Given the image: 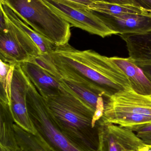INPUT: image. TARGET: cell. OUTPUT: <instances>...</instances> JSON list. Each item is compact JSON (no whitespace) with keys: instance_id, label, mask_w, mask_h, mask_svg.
<instances>
[{"instance_id":"6da1fadb","label":"cell","mask_w":151,"mask_h":151,"mask_svg":"<svg viewBox=\"0 0 151 151\" xmlns=\"http://www.w3.org/2000/svg\"><path fill=\"white\" fill-rule=\"evenodd\" d=\"M49 55L58 70L85 81L105 99L132 88L127 76L111 58L94 50H78L68 43L57 46Z\"/></svg>"},{"instance_id":"7a4b0ae2","label":"cell","mask_w":151,"mask_h":151,"mask_svg":"<svg viewBox=\"0 0 151 151\" xmlns=\"http://www.w3.org/2000/svg\"><path fill=\"white\" fill-rule=\"evenodd\" d=\"M63 86L64 88L61 93L45 99L57 127L79 147L98 150V122H94L95 111Z\"/></svg>"},{"instance_id":"3957f363","label":"cell","mask_w":151,"mask_h":151,"mask_svg":"<svg viewBox=\"0 0 151 151\" xmlns=\"http://www.w3.org/2000/svg\"><path fill=\"white\" fill-rule=\"evenodd\" d=\"M24 22L56 46L65 45L71 36V25L42 0H1Z\"/></svg>"},{"instance_id":"277c9868","label":"cell","mask_w":151,"mask_h":151,"mask_svg":"<svg viewBox=\"0 0 151 151\" xmlns=\"http://www.w3.org/2000/svg\"><path fill=\"white\" fill-rule=\"evenodd\" d=\"M101 120L130 129L151 124V95L132 88L118 92L106 100Z\"/></svg>"},{"instance_id":"5b68a950","label":"cell","mask_w":151,"mask_h":151,"mask_svg":"<svg viewBox=\"0 0 151 151\" xmlns=\"http://www.w3.org/2000/svg\"><path fill=\"white\" fill-rule=\"evenodd\" d=\"M27 111L36 132L41 137L57 151H98L81 148L62 134L51 114L46 99L38 92L27 78Z\"/></svg>"},{"instance_id":"8992f818","label":"cell","mask_w":151,"mask_h":151,"mask_svg":"<svg viewBox=\"0 0 151 151\" xmlns=\"http://www.w3.org/2000/svg\"><path fill=\"white\" fill-rule=\"evenodd\" d=\"M42 1L71 26L103 38L118 35L109 28L96 12L86 6L68 0Z\"/></svg>"},{"instance_id":"52a82bcc","label":"cell","mask_w":151,"mask_h":151,"mask_svg":"<svg viewBox=\"0 0 151 151\" xmlns=\"http://www.w3.org/2000/svg\"><path fill=\"white\" fill-rule=\"evenodd\" d=\"M4 16L6 26L0 30L1 60L10 64L20 63L41 54L30 37Z\"/></svg>"},{"instance_id":"ba28073f","label":"cell","mask_w":151,"mask_h":151,"mask_svg":"<svg viewBox=\"0 0 151 151\" xmlns=\"http://www.w3.org/2000/svg\"><path fill=\"white\" fill-rule=\"evenodd\" d=\"M97 125L98 151H134L145 145L131 129L101 120Z\"/></svg>"},{"instance_id":"9c48e42d","label":"cell","mask_w":151,"mask_h":151,"mask_svg":"<svg viewBox=\"0 0 151 151\" xmlns=\"http://www.w3.org/2000/svg\"><path fill=\"white\" fill-rule=\"evenodd\" d=\"M27 78L20 64L14 66L11 86L9 106L14 122L28 133H37L27 111L26 96L28 91Z\"/></svg>"},{"instance_id":"30bf717a","label":"cell","mask_w":151,"mask_h":151,"mask_svg":"<svg viewBox=\"0 0 151 151\" xmlns=\"http://www.w3.org/2000/svg\"><path fill=\"white\" fill-rule=\"evenodd\" d=\"M119 35L126 42L129 58L151 79V31Z\"/></svg>"},{"instance_id":"8fae6325","label":"cell","mask_w":151,"mask_h":151,"mask_svg":"<svg viewBox=\"0 0 151 151\" xmlns=\"http://www.w3.org/2000/svg\"><path fill=\"white\" fill-rule=\"evenodd\" d=\"M96 13L107 26L118 35L151 31V13L150 15L129 14L118 16Z\"/></svg>"},{"instance_id":"7c38bea8","label":"cell","mask_w":151,"mask_h":151,"mask_svg":"<svg viewBox=\"0 0 151 151\" xmlns=\"http://www.w3.org/2000/svg\"><path fill=\"white\" fill-rule=\"evenodd\" d=\"M61 83L74 93L83 103L95 112L105 108L106 99L99 91L79 77L64 71L59 70Z\"/></svg>"},{"instance_id":"4fadbf2b","label":"cell","mask_w":151,"mask_h":151,"mask_svg":"<svg viewBox=\"0 0 151 151\" xmlns=\"http://www.w3.org/2000/svg\"><path fill=\"white\" fill-rule=\"evenodd\" d=\"M20 64L25 75L44 98L58 95L64 90L60 80L36 64L30 61Z\"/></svg>"},{"instance_id":"5bb4252c","label":"cell","mask_w":151,"mask_h":151,"mask_svg":"<svg viewBox=\"0 0 151 151\" xmlns=\"http://www.w3.org/2000/svg\"><path fill=\"white\" fill-rule=\"evenodd\" d=\"M110 58L127 76L134 91L141 95H151V79L130 58Z\"/></svg>"},{"instance_id":"9a60e30c","label":"cell","mask_w":151,"mask_h":151,"mask_svg":"<svg viewBox=\"0 0 151 151\" xmlns=\"http://www.w3.org/2000/svg\"><path fill=\"white\" fill-rule=\"evenodd\" d=\"M0 104V146L7 151H22L16 138L15 122L9 105Z\"/></svg>"},{"instance_id":"2e32d148","label":"cell","mask_w":151,"mask_h":151,"mask_svg":"<svg viewBox=\"0 0 151 151\" xmlns=\"http://www.w3.org/2000/svg\"><path fill=\"white\" fill-rule=\"evenodd\" d=\"M1 10L7 18L14 24L25 32L36 44L42 54H50L57 46L47 38L31 28L24 22L16 13L5 4L0 3Z\"/></svg>"},{"instance_id":"e0dca14e","label":"cell","mask_w":151,"mask_h":151,"mask_svg":"<svg viewBox=\"0 0 151 151\" xmlns=\"http://www.w3.org/2000/svg\"><path fill=\"white\" fill-rule=\"evenodd\" d=\"M89 9L95 12L111 16L129 14L143 15L151 14L150 11L139 5L116 4L102 1L92 3L89 6Z\"/></svg>"},{"instance_id":"ac0fdd59","label":"cell","mask_w":151,"mask_h":151,"mask_svg":"<svg viewBox=\"0 0 151 151\" xmlns=\"http://www.w3.org/2000/svg\"><path fill=\"white\" fill-rule=\"evenodd\" d=\"M16 138L22 151H57L49 145L36 133L35 134L24 130L14 123Z\"/></svg>"},{"instance_id":"d6986e66","label":"cell","mask_w":151,"mask_h":151,"mask_svg":"<svg viewBox=\"0 0 151 151\" xmlns=\"http://www.w3.org/2000/svg\"><path fill=\"white\" fill-rule=\"evenodd\" d=\"M0 63V103L9 105L12 80L16 64L1 60Z\"/></svg>"},{"instance_id":"ffe728a7","label":"cell","mask_w":151,"mask_h":151,"mask_svg":"<svg viewBox=\"0 0 151 151\" xmlns=\"http://www.w3.org/2000/svg\"><path fill=\"white\" fill-rule=\"evenodd\" d=\"M29 61L36 64L50 74L60 80L61 74L54 64L49 54H40Z\"/></svg>"},{"instance_id":"44dd1931","label":"cell","mask_w":151,"mask_h":151,"mask_svg":"<svg viewBox=\"0 0 151 151\" xmlns=\"http://www.w3.org/2000/svg\"><path fill=\"white\" fill-rule=\"evenodd\" d=\"M145 145L151 144V124L131 129Z\"/></svg>"},{"instance_id":"7402d4cb","label":"cell","mask_w":151,"mask_h":151,"mask_svg":"<svg viewBox=\"0 0 151 151\" xmlns=\"http://www.w3.org/2000/svg\"><path fill=\"white\" fill-rule=\"evenodd\" d=\"M98 1L116 4L137 5L135 0H98Z\"/></svg>"},{"instance_id":"603a6c76","label":"cell","mask_w":151,"mask_h":151,"mask_svg":"<svg viewBox=\"0 0 151 151\" xmlns=\"http://www.w3.org/2000/svg\"><path fill=\"white\" fill-rule=\"evenodd\" d=\"M135 1L137 5L151 11V0H135Z\"/></svg>"},{"instance_id":"cb8c5ba5","label":"cell","mask_w":151,"mask_h":151,"mask_svg":"<svg viewBox=\"0 0 151 151\" xmlns=\"http://www.w3.org/2000/svg\"><path fill=\"white\" fill-rule=\"evenodd\" d=\"M68 1L86 6L88 9L89 6L92 3L94 2L98 1V0H68Z\"/></svg>"},{"instance_id":"d4e9b609","label":"cell","mask_w":151,"mask_h":151,"mask_svg":"<svg viewBox=\"0 0 151 151\" xmlns=\"http://www.w3.org/2000/svg\"><path fill=\"white\" fill-rule=\"evenodd\" d=\"M134 151H151V144L142 145Z\"/></svg>"},{"instance_id":"484cf974","label":"cell","mask_w":151,"mask_h":151,"mask_svg":"<svg viewBox=\"0 0 151 151\" xmlns=\"http://www.w3.org/2000/svg\"><path fill=\"white\" fill-rule=\"evenodd\" d=\"M0 151H7L5 149H4V148H3V147H1L0 146Z\"/></svg>"}]
</instances>
